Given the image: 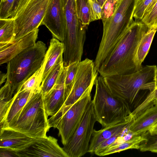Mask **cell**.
<instances>
[{
	"mask_svg": "<svg viewBox=\"0 0 157 157\" xmlns=\"http://www.w3.org/2000/svg\"><path fill=\"white\" fill-rule=\"evenodd\" d=\"M148 29L141 21H134L100 67L98 71L100 75H128L140 70L136 62V51Z\"/></svg>",
	"mask_w": 157,
	"mask_h": 157,
	"instance_id": "cell-1",
	"label": "cell"
},
{
	"mask_svg": "<svg viewBox=\"0 0 157 157\" xmlns=\"http://www.w3.org/2000/svg\"><path fill=\"white\" fill-rule=\"evenodd\" d=\"M136 0H118L112 14L103 21V33L94 61L98 69L134 21Z\"/></svg>",
	"mask_w": 157,
	"mask_h": 157,
	"instance_id": "cell-2",
	"label": "cell"
},
{
	"mask_svg": "<svg viewBox=\"0 0 157 157\" xmlns=\"http://www.w3.org/2000/svg\"><path fill=\"white\" fill-rule=\"evenodd\" d=\"M157 73L156 66L146 65L132 74L103 77L111 92L130 106L140 90L150 91L155 87Z\"/></svg>",
	"mask_w": 157,
	"mask_h": 157,
	"instance_id": "cell-3",
	"label": "cell"
},
{
	"mask_svg": "<svg viewBox=\"0 0 157 157\" xmlns=\"http://www.w3.org/2000/svg\"><path fill=\"white\" fill-rule=\"evenodd\" d=\"M40 91L34 93L7 127L36 138L47 136L50 128Z\"/></svg>",
	"mask_w": 157,
	"mask_h": 157,
	"instance_id": "cell-4",
	"label": "cell"
},
{
	"mask_svg": "<svg viewBox=\"0 0 157 157\" xmlns=\"http://www.w3.org/2000/svg\"><path fill=\"white\" fill-rule=\"evenodd\" d=\"M95 85L92 101L97 121L104 127L127 119L132 112L128 103L111 92L101 76L98 77Z\"/></svg>",
	"mask_w": 157,
	"mask_h": 157,
	"instance_id": "cell-5",
	"label": "cell"
},
{
	"mask_svg": "<svg viewBox=\"0 0 157 157\" xmlns=\"http://www.w3.org/2000/svg\"><path fill=\"white\" fill-rule=\"evenodd\" d=\"M47 47L41 41L22 52L8 62L6 83L10 85L13 95L23 83L41 66Z\"/></svg>",
	"mask_w": 157,
	"mask_h": 157,
	"instance_id": "cell-6",
	"label": "cell"
},
{
	"mask_svg": "<svg viewBox=\"0 0 157 157\" xmlns=\"http://www.w3.org/2000/svg\"><path fill=\"white\" fill-rule=\"evenodd\" d=\"M66 26L64 46V65L67 66L76 61H81L83 53L87 26L79 19L75 0H64Z\"/></svg>",
	"mask_w": 157,
	"mask_h": 157,
	"instance_id": "cell-7",
	"label": "cell"
},
{
	"mask_svg": "<svg viewBox=\"0 0 157 157\" xmlns=\"http://www.w3.org/2000/svg\"><path fill=\"white\" fill-rule=\"evenodd\" d=\"M93 86H90L73 104L62 107L48 119L50 128L58 130L63 145L67 143L77 128L91 101V93Z\"/></svg>",
	"mask_w": 157,
	"mask_h": 157,
	"instance_id": "cell-8",
	"label": "cell"
},
{
	"mask_svg": "<svg viewBox=\"0 0 157 157\" xmlns=\"http://www.w3.org/2000/svg\"><path fill=\"white\" fill-rule=\"evenodd\" d=\"M97 121L92 101L77 128L63 148L68 157H81L88 152L95 122Z\"/></svg>",
	"mask_w": 157,
	"mask_h": 157,
	"instance_id": "cell-9",
	"label": "cell"
},
{
	"mask_svg": "<svg viewBox=\"0 0 157 157\" xmlns=\"http://www.w3.org/2000/svg\"><path fill=\"white\" fill-rule=\"evenodd\" d=\"M50 0H29L13 19L14 41L38 29L41 25Z\"/></svg>",
	"mask_w": 157,
	"mask_h": 157,
	"instance_id": "cell-10",
	"label": "cell"
},
{
	"mask_svg": "<svg viewBox=\"0 0 157 157\" xmlns=\"http://www.w3.org/2000/svg\"><path fill=\"white\" fill-rule=\"evenodd\" d=\"M98 73L92 60L86 58L81 61L73 85L62 107L73 104L90 86L94 85Z\"/></svg>",
	"mask_w": 157,
	"mask_h": 157,
	"instance_id": "cell-11",
	"label": "cell"
},
{
	"mask_svg": "<svg viewBox=\"0 0 157 157\" xmlns=\"http://www.w3.org/2000/svg\"><path fill=\"white\" fill-rule=\"evenodd\" d=\"M55 138L51 136L34 138L23 149L16 151L18 157H68Z\"/></svg>",
	"mask_w": 157,
	"mask_h": 157,
	"instance_id": "cell-12",
	"label": "cell"
},
{
	"mask_svg": "<svg viewBox=\"0 0 157 157\" xmlns=\"http://www.w3.org/2000/svg\"><path fill=\"white\" fill-rule=\"evenodd\" d=\"M41 25L47 27L53 37L63 41L66 26L64 0H50Z\"/></svg>",
	"mask_w": 157,
	"mask_h": 157,
	"instance_id": "cell-13",
	"label": "cell"
},
{
	"mask_svg": "<svg viewBox=\"0 0 157 157\" xmlns=\"http://www.w3.org/2000/svg\"><path fill=\"white\" fill-rule=\"evenodd\" d=\"M67 67L64 66L56 82L50 91L43 98L44 106L48 116L55 114L65 101V81Z\"/></svg>",
	"mask_w": 157,
	"mask_h": 157,
	"instance_id": "cell-14",
	"label": "cell"
},
{
	"mask_svg": "<svg viewBox=\"0 0 157 157\" xmlns=\"http://www.w3.org/2000/svg\"><path fill=\"white\" fill-rule=\"evenodd\" d=\"M39 29L0 48V64L8 63L13 57L36 43Z\"/></svg>",
	"mask_w": 157,
	"mask_h": 157,
	"instance_id": "cell-15",
	"label": "cell"
},
{
	"mask_svg": "<svg viewBox=\"0 0 157 157\" xmlns=\"http://www.w3.org/2000/svg\"><path fill=\"white\" fill-rule=\"evenodd\" d=\"M0 147L10 149L16 152L25 148L34 139L8 128L0 130Z\"/></svg>",
	"mask_w": 157,
	"mask_h": 157,
	"instance_id": "cell-16",
	"label": "cell"
},
{
	"mask_svg": "<svg viewBox=\"0 0 157 157\" xmlns=\"http://www.w3.org/2000/svg\"><path fill=\"white\" fill-rule=\"evenodd\" d=\"M157 123V105H154L133 120L130 129L136 135H140L149 131Z\"/></svg>",
	"mask_w": 157,
	"mask_h": 157,
	"instance_id": "cell-17",
	"label": "cell"
},
{
	"mask_svg": "<svg viewBox=\"0 0 157 157\" xmlns=\"http://www.w3.org/2000/svg\"><path fill=\"white\" fill-rule=\"evenodd\" d=\"M133 120L129 117L124 121L104 127L100 130L97 131L94 129L88 152L94 153L95 150L100 144L124 128Z\"/></svg>",
	"mask_w": 157,
	"mask_h": 157,
	"instance_id": "cell-18",
	"label": "cell"
},
{
	"mask_svg": "<svg viewBox=\"0 0 157 157\" xmlns=\"http://www.w3.org/2000/svg\"><path fill=\"white\" fill-rule=\"evenodd\" d=\"M34 93L30 90L20 89L13 95V101L8 109L5 120L0 125V130L7 127Z\"/></svg>",
	"mask_w": 157,
	"mask_h": 157,
	"instance_id": "cell-19",
	"label": "cell"
},
{
	"mask_svg": "<svg viewBox=\"0 0 157 157\" xmlns=\"http://www.w3.org/2000/svg\"><path fill=\"white\" fill-rule=\"evenodd\" d=\"M64 50V46L62 42L54 37L50 40L43 63L44 69L42 81L45 79L60 57L63 55Z\"/></svg>",
	"mask_w": 157,
	"mask_h": 157,
	"instance_id": "cell-20",
	"label": "cell"
},
{
	"mask_svg": "<svg viewBox=\"0 0 157 157\" xmlns=\"http://www.w3.org/2000/svg\"><path fill=\"white\" fill-rule=\"evenodd\" d=\"M63 55L58 59L45 79L42 81L40 91L43 98L52 89L64 68Z\"/></svg>",
	"mask_w": 157,
	"mask_h": 157,
	"instance_id": "cell-21",
	"label": "cell"
},
{
	"mask_svg": "<svg viewBox=\"0 0 157 157\" xmlns=\"http://www.w3.org/2000/svg\"><path fill=\"white\" fill-rule=\"evenodd\" d=\"M157 31L156 28L148 29L138 45L136 51V59L137 64L140 69L142 67V63L149 52Z\"/></svg>",
	"mask_w": 157,
	"mask_h": 157,
	"instance_id": "cell-22",
	"label": "cell"
},
{
	"mask_svg": "<svg viewBox=\"0 0 157 157\" xmlns=\"http://www.w3.org/2000/svg\"><path fill=\"white\" fill-rule=\"evenodd\" d=\"M146 140L144 134L137 135L127 141L106 149L98 155H108L130 149H139L141 144Z\"/></svg>",
	"mask_w": 157,
	"mask_h": 157,
	"instance_id": "cell-23",
	"label": "cell"
},
{
	"mask_svg": "<svg viewBox=\"0 0 157 157\" xmlns=\"http://www.w3.org/2000/svg\"><path fill=\"white\" fill-rule=\"evenodd\" d=\"M13 94L9 84L6 82L0 90V125L4 121L13 100Z\"/></svg>",
	"mask_w": 157,
	"mask_h": 157,
	"instance_id": "cell-24",
	"label": "cell"
},
{
	"mask_svg": "<svg viewBox=\"0 0 157 157\" xmlns=\"http://www.w3.org/2000/svg\"><path fill=\"white\" fill-rule=\"evenodd\" d=\"M14 20L0 19V48L14 41Z\"/></svg>",
	"mask_w": 157,
	"mask_h": 157,
	"instance_id": "cell-25",
	"label": "cell"
},
{
	"mask_svg": "<svg viewBox=\"0 0 157 157\" xmlns=\"http://www.w3.org/2000/svg\"><path fill=\"white\" fill-rule=\"evenodd\" d=\"M76 11L79 19L84 25L87 26L93 21L91 11L89 0H76Z\"/></svg>",
	"mask_w": 157,
	"mask_h": 157,
	"instance_id": "cell-26",
	"label": "cell"
},
{
	"mask_svg": "<svg viewBox=\"0 0 157 157\" xmlns=\"http://www.w3.org/2000/svg\"><path fill=\"white\" fill-rule=\"evenodd\" d=\"M44 69L42 63L40 67L23 83L20 89L30 90L34 93L40 91Z\"/></svg>",
	"mask_w": 157,
	"mask_h": 157,
	"instance_id": "cell-27",
	"label": "cell"
},
{
	"mask_svg": "<svg viewBox=\"0 0 157 157\" xmlns=\"http://www.w3.org/2000/svg\"><path fill=\"white\" fill-rule=\"evenodd\" d=\"M141 21L148 29L157 28V0L151 2Z\"/></svg>",
	"mask_w": 157,
	"mask_h": 157,
	"instance_id": "cell-28",
	"label": "cell"
},
{
	"mask_svg": "<svg viewBox=\"0 0 157 157\" xmlns=\"http://www.w3.org/2000/svg\"><path fill=\"white\" fill-rule=\"evenodd\" d=\"M156 100H157V85L154 89L150 91L144 101L132 112L130 117L133 119H135L146 109L153 105V102Z\"/></svg>",
	"mask_w": 157,
	"mask_h": 157,
	"instance_id": "cell-29",
	"label": "cell"
},
{
	"mask_svg": "<svg viewBox=\"0 0 157 157\" xmlns=\"http://www.w3.org/2000/svg\"><path fill=\"white\" fill-rule=\"evenodd\" d=\"M80 62H75L67 66L65 81V100L73 85Z\"/></svg>",
	"mask_w": 157,
	"mask_h": 157,
	"instance_id": "cell-30",
	"label": "cell"
},
{
	"mask_svg": "<svg viewBox=\"0 0 157 157\" xmlns=\"http://www.w3.org/2000/svg\"><path fill=\"white\" fill-rule=\"evenodd\" d=\"M133 121L124 128L117 132L110 138L100 144L95 150L94 154L97 155L102 151L113 143L117 138L127 133L130 130V126Z\"/></svg>",
	"mask_w": 157,
	"mask_h": 157,
	"instance_id": "cell-31",
	"label": "cell"
},
{
	"mask_svg": "<svg viewBox=\"0 0 157 157\" xmlns=\"http://www.w3.org/2000/svg\"><path fill=\"white\" fill-rule=\"evenodd\" d=\"M153 0H136L133 14L135 21H141L147 9Z\"/></svg>",
	"mask_w": 157,
	"mask_h": 157,
	"instance_id": "cell-32",
	"label": "cell"
},
{
	"mask_svg": "<svg viewBox=\"0 0 157 157\" xmlns=\"http://www.w3.org/2000/svg\"><path fill=\"white\" fill-rule=\"evenodd\" d=\"M146 140L140 145L139 149L142 152L150 151L157 148V135H150L148 131L144 133Z\"/></svg>",
	"mask_w": 157,
	"mask_h": 157,
	"instance_id": "cell-33",
	"label": "cell"
},
{
	"mask_svg": "<svg viewBox=\"0 0 157 157\" xmlns=\"http://www.w3.org/2000/svg\"><path fill=\"white\" fill-rule=\"evenodd\" d=\"M15 0H6L1 2L0 19H5L10 17Z\"/></svg>",
	"mask_w": 157,
	"mask_h": 157,
	"instance_id": "cell-34",
	"label": "cell"
},
{
	"mask_svg": "<svg viewBox=\"0 0 157 157\" xmlns=\"http://www.w3.org/2000/svg\"><path fill=\"white\" fill-rule=\"evenodd\" d=\"M89 0L91 7L93 21L101 19L102 8L97 1Z\"/></svg>",
	"mask_w": 157,
	"mask_h": 157,
	"instance_id": "cell-35",
	"label": "cell"
},
{
	"mask_svg": "<svg viewBox=\"0 0 157 157\" xmlns=\"http://www.w3.org/2000/svg\"><path fill=\"white\" fill-rule=\"evenodd\" d=\"M116 2L114 0H108L102 8V21L109 17L113 13Z\"/></svg>",
	"mask_w": 157,
	"mask_h": 157,
	"instance_id": "cell-36",
	"label": "cell"
},
{
	"mask_svg": "<svg viewBox=\"0 0 157 157\" xmlns=\"http://www.w3.org/2000/svg\"><path fill=\"white\" fill-rule=\"evenodd\" d=\"M29 0H15L10 17L13 19L25 6Z\"/></svg>",
	"mask_w": 157,
	"mask_h": 157,
	"instance_id": "cell-37",
	"label": "cell"
},
{
	"mask_svg": "<svg viewBox=\"0 0 157 157\" xmlns=\"http://www.w3.org/2000/svg\"><path fill=\"white\" fill-rule=\"evenodd\" d=\"M18 157L16 152L11 149L0 147V157Z\"/></svg>",
	"mask_w": 157,
	"mask_h": 157,
	"instance_id": "cell-38",
	"label": "cell"
},
{
	"mask_svg": "<svg viewBox=\"0 0 157 157\" xmlns=\"http://www.w3.org/2000/svg\"><path fill=\"white\" fill-rule=\"evenodd\" d=\"M148 132L151 135H157V123L151 127Z\"/></svg>",
	"mask_w": 157,
	"mask_h": 157,
	"instance_id": "cell-39",
	"label": "cell"
},
{
	"mask_svg": "<svg viewBox=\"0 0 157 157\" xmlns=\"http://www.w3.org/2000/svg\"><path fill=\"white\" fill-rule=\"evenodd\" d=\"M7 75L6 74H5L2 73L1 72H0V85L3 83L5 81L6 79Z\"/></svg>",
	"mask_w": 157,
	"mask_h": 157,
	"instance_id": "cell-40",
	"label": "cell"
},
{
	"mask_svg": "<svg viewBox=\"0 0 157 157\" xmlns=\"http://www.w3.org/2000/svg\"><path fill=\"white\" fill-rule=\"evenodd\" d=\"M106 0H97L101 6L103 8L105 3Z\"/></svg>",
	"mask_w": 157,
	"mask_h": 157,
	"instance_id": "cell-41",
	"label": "cell"
},
{
	"mask_svg": "<svg viewBox=\"0 0 157 157\" xmlns=\"http://www.w3.org/2000/svg\"><path fill=\"white\" fill-rule=\"evenodd\" d=\"M151 152L157 153V148H155L152 151H151Z\"/></svg>",
	"mask_w": 157,
	"mask_h": 157,
	"instance_id": "cell-42",
	"label": "cell"
},
{
	"mask_svg": "<svg viewBox=\"0 0 157 157\" xmlns=\"http://www.w3.org/2000/svg\"><path fill=\"white\" fill-rule=\"evenodd\" d=\"M153 105H157V100H155L153 102Z\"/></svg>",
	"mask_w": 157,
	"mask_h": 157,
	"instance_id": "cell-43",
	"label": "cell"
},
{
	"mask_svg": "<svg viewBox=\"0 0 157 157\" xmlns=\"http://www.w3.org/2000/svg\"><path fill=\"white\" fill-rule=\"evenodd\" d=\"M156 82H157V74H156Z\"/></svg>",
	"mask_w": 157,
	"mask_h": 157,
	"instance_id": "cell-44",
	"label": "cell"
},
{
	"mask_svg": "<svg viewBox=\"0 0 157 157\" xmlns=\"http://www.w3.org/2000/svg\"><path fill=\"white\" fill-rule=\"evenodd\" d=\"M108 0H106L105 3L107 2ZM116 1H117L118 0H114Z\"/></svg>",
	"mask_w": 157,
	"mask_h": 157,
	"instance_id": "cell-45",
	"label": "cell"
},
{
	"mask_svg": "<svg viewBox=\"0 0 157 157\" xmlns=\"http://www.w3.org/2000/svg\"><path fill=\"white\" fill-rule=\"evenodd\" d=\"M96 0V1H97V0Z\"/></svg>",
	"mask_w": 157,
	"mask_h": 157,
	"instance_id": "cell-46",
	"label": "cell"
},
{
	"mask_svg": "<svg viewBox=\"0 0 157 157\" xmlns=\"http://www.w3.org/2000/svg\"><path fill=\"white\" fill-rule=\"evenodd\" d=\"M76 0H75V1H76Z\"/></svg>",
	"mask_w": 157,
	"mask_h": 157,
	"instance_id": "cell-47",
	"label": "cell"
}]
</instances>
